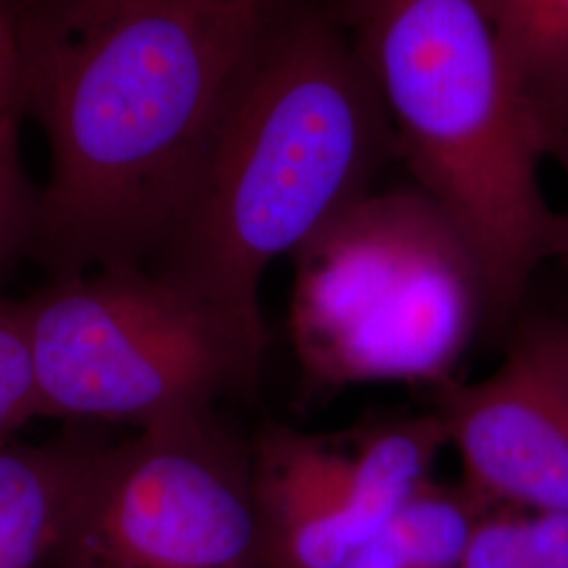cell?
<instances>
[{
    "instance_id": "5b68a950",
    "label": "cell",
    "mask_w": 568,
    "mask_h": 568,
    "mask_svg": "<svg viewBox=\"0 0 568 568\" xmlns=\"http://www.w3.org/2000/svg\"><path fill=\"white\" fill-rule=\"evenodd\" d=\"M39 417L135 429L260 389L270 335L152 267L47 281L18 302Z\"/></svg>"
},
{
    "instance_id": "3957f363",
    "label": "cell",
    "mask_w": 568,
    "mask_h": 568,
    "mask_svg": "<svg viewBox=\"0 0 568 568\" xmlns=\"http://www.w3.org/2000/svg\"><path fill=\"white\" fill-rule=\"evenodd\" d=\"M386 112L396 159L457 227L504 325L548 262L546 145L487 0H333Z\"/></svg>"
},
{
    "instance_id": "6da1fadb",
    "label": "cell",
    "mask_w": 568,
    "mask_h": 568,
    "mask_svg": "<svg viewBox=\"0 0 568 568\" xmlns=\"http://www.w3.org/2000/svg\"><path fill=\"white\" fill-rule=\"evenodd\" d=\"M278 2H13L21 110L49 145L28 244L47 281L159 264Z\"/></svg>"
},
{
    "instance_id": "9a60e30c",
    "label": "cell",
    "mask_w": 568,
    "mask_h": 568,
    "mask_svg": "<svg viewBox=\"0 0 568 568\" xmlns=\"http://www.w3.org/2000/svg\"><path fill=\"white\" fill-rule=\"evenodd\" d=\"M0 112L21 110V72L13 4H0Z\"/></svg>"
},
{
    "instance_id": "7a4b0ae2",
    "label": "cell",
    "mask_w": 568,
    "mask_h": 568,
    "mask_svg": "<svg viewBox=\"0 0 568 568\" xmlns=\"http://www.w3.org/2000/svg\"><path fill=\"white\" fill-rule=\"evenodd\" d=\"M394 159L386 112L333 0H281L152 270L267 333V267L368 194Z\"/></svg>"
},
{
    "instance_id": "8fae6325",
    "label": "cell",
    "mask_w": 568,
    "mask_h": 568,
    "mask_svg": "<svg viewBox=\"0 0 568 568\" xmlns=\"http://www.w3.org/2000/svg\"><path fill=\"white\" fill-rule=\"evenodd\" d=\"M487 7L548 145L568 116V0H487Z\"/></svg>"
},
{
    "instance_id": "9c48e42d",
    "label": "cell",
    "mask_w": 568,
    "mask_h": 568,
    "mask_svg": "<svg viewBox=\"0 0 568 568\" xmlns=\"http://www.w3.org/2000/svg\"><path fill=\"white\" fill-rule=\"evenodd\" d=\"M100 445L79 434L41 445L0 440V568H44Z\"/></svg>"
},
{
    "instance_id": "4fadbf2b",
    "label": "cell",
    "mask_w": 568,
    "mask_h": 568,
    "mask_svg": "<svg viewBox=\"0 0 568 568\" xmlns=\"http://www.w3.org/2000/svg\"><path fill=\"white\" fill-rule=\"evenodd\" d=\"M527 511L490 506L469 532L459 568H527Z\"/></svg>"
},
{
    "instance_id": "5bb4252c",
    "label": "cell",
    "mask_w": 568,
    "mask_h": 568,
    "mask_svg": "<svg viewBox=\"0 0 568 568\" xmlns=\"http://www.w3.org/2000/svg\"><path fill=\"white\" fill-rule=\"evenodd\" d=\"M527 568H568V511L528 516Z\"/></svg>"
},
{
    "instance_id": "e0dca14e",
    "label": "cell",
    "mask_w": 568,
    "mask_h": 568,
    "mask_svg": "<svg viewBox=\"0 0 568 568\" xmlns=\"http://www.w3.org/2000/svg\"><path fill=\"white\" fill-rule=\"evenodd\" d=\"M16 0H0V4H13Z\"/></svg>"
},
{
    "instance_id": "30bf717a",
    "label": "cell",
    "mask_w": 568,
    "mask_h": 568,
    "mask_svg": "<svg viewBox=\"0 0 568 568\" xmlns=\"http://www.w3.org/2000/svg\"><path fill=\"white\" fill-rule=\"evenodd\" d=\"M485 506L462 483L432 480L339 568H459Z\"/></svg>"
},
{
    "instance_id": "277c9868",
    "label": "cell",
    "mask_w": 568,
    "mask_h": 568,
    "mask_svg": "<svg viewBox=\"0 0 568 568\" xmlns=\"http://www.w3.org/2000/svg\"><path fill=\"white\" fill-rule=\"evenodd\" d=\"M288 337L305 396L434 387L487 323L476 255L415 185L371 190L293 255Z\"/></svg>"
},
{
    "instance_id": "7c38bea8",
    "label": "cell",
    "mask_w": 568,
    "mask_h": 568,
    "mask_svg": "<svg viewBox=\"0 0 568 568\" xmlns=\"http://www.w3.org/2000/svg\"><path fill=\"white\" fill-rule=\"evenodd\" d=\"M21 114L0 112V264L28 251L37 196L23 171L20 156Z\"/></svg>"
},
{
    "instance_id": "52a82bcc",
    "label": "cell",
    "mask_w": 568,
    "mask_h": 568,
    "mask_svg": "<svg viewBox=\"0 0 568 568\" xmlns=\"http://www.w3.org/2000/svg\"><path fill=\"white\" fill-rule=\"evenodd\" d=\"M447 445L434 410L345 434L260 427L248 450L267 567H342L434 480Z\"/></svg>"
},
{
    "instance_id": "2e32d148",
    "label": "cell",
    "mask_w": 568,
    "mask_h": 568,
    "mask_svg": "<svg viewBox=\"0 0 568 568\" xmlns=\"http://www.w3.org/2000/svg\"><path fill=\"white\" fill-rule=\"evenodd\" d=\"M546 159H554L558 163L568 183V116L549 135ZM549 260H558L560 264L568 267V204L565 211H556Z\"/></svg>"
},
{
    "instance_id": "8992f818",
    "label": "cell",
    "mask_w": 568,
    "mask_h": 568,
    "mask_svg": "<svg viewBox=\"0 0 568 568\" xmlns=\"http://www.w3.org/2000/svg\"><path fill=\"white\" fill-rule=\"evenodd\" d=\"M44 568H270L248 443L215 413L102 443Z\"/></svg>"
},
{
    "instance_id": "ba28073f",
    "label": "cell",
    "mask_w": 568,
    "mask_h": 568,
    "mask_svg": "<svg viewBox=\"0 0 568 568\" xmlns=\"http://www.w3.org/2000/svg\"><path fill=\"white\" fill-rule=\"evenodd\" d=\"M434 413L485 506L568 511V314L516 326L488 377L434 387Z\"/></svg>"
}]
</instances>
